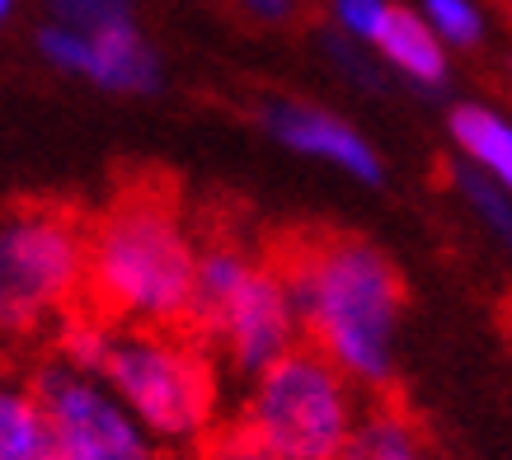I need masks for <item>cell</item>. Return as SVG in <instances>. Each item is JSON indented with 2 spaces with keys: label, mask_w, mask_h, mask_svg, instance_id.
Masks as SVG:
<instances>
[{
  "label": "cell",
  "mask_w": 512,
  "mask_h": 460,
  "mask_svg": "<svg viewBox=\"0 0 512 460\" xmlns=\"http://www.w3.org/2000/svg\"><path fill=\"white\" fill-rule=\"evenodd\" d=\"M10 15H15V0H0V24H5Z\"/></svg>",
  "instance_id": "cell-22"
},
{
  "label": "cell",
  "mask_w": 512,
  "mask_h": 460,
  "mask_svg": "<svg viewBox=\"0 0 512 460\" xmlns=\"http://www.w3.org/2000/svg\"><path fill=\"white\" fill-rule=\"evenodd\" d=\"M325 52H329V62H339L343 76L357 80L362 90H381V85H386V80H381V71H376V66L353 47V38H343V33H339V38H325Z\"/></svg>",
  "instance_id": "cell-20"
},
{
  "label": "cell",
  "mask_w": 512,
  "mask_h": 460,
  "mask_svg": "<svg viewBox=\"0 0 512 460\" xmlns=\"http://www.w3.org/2000/svg\"><path fill=\"white\" fill-rule=\"evenodd\" d=\"M292 287L301 343L357 385L386 390L404 320V277L386 249L357 230H311L273 249Z\"/></svg>",
  "instance_id": "cell-1"
},
{
  "label": "cell",
  "mask_w": 512,
  "mask_h": 460,
  "mask_svg": "<svg viewBox=\"0 0 512 460\" xmlns=\"http://www.w3.org/2000/svg\"><path fill=\"white\" fill-rule=\"evenodd\" d=\"M372 47L395 76H404L409 85H419V90H442L451 80L442 38H437V33L428 29V19H423L419 10H409V5H390V15Z\"/></svg>",
  "instance_id": "cell-10"
},
{
  "label": "cell",
  "mask_w": 512,
  "mask_h": 460,
  "mask_svg": "<svg viewBox=\"0 0 512 460\" xmlns=\"http://www.w3.org/2000/svg\"><path fill=\"white\" fill-rule=\"evenodd\" d=\"M47 10L57 24L71 29H99L113 19H132V0H47Z\"/></svg>",
  "instance_id": "cell-19"
},
{
  "label": "cell",
  "mask_w": 512,
  "mask_h": 460,
  "mask_svg": "<svg viewBox=\"0 0 512 460\" xmlns=\"http://www.w3.org/2000/svg\"><path fill=\"white\" fill-rule=\"evenodd\" d=\"M198 245L174 193L151 179L123 188L85 230V306L113 324L184 329Z\"/></svg>",
  "instance_id": "cell-2"
},
{
  "label": "cell",
  "mask_w": 512,
  "mask_h": 460,
  "mask_svg": "<svg viewBox=\"0 0 512 460\" xmlns=\"http://www.w3.org/2000/svg\"><path fill=\"white\" fill-rule=\"evenodd\" d=\"M184 329L212 353L217 371L240 385L301 348V320L282 268L273 254L235 235H212L198 245V277Z\"/></svg>",
  "instance_id": "cell-3"
},
{
  "label": "cell",
  "mask_w": 512,
  "mask_h": 460,
  "mask_svg": "<svg viewBox=\"0 0 512 460\" xmlns=\"http://www.w3.org/2000/svg\"><path fill=\"white\" fill-rule=\"evenodd\" d=\"M47 414V460H165V446L127 414L109 385L47 353L29 371Z\"/></svg>",
  "instance_id": "cell-7"
},
{
  "label": "cell",
  "mask_w": 512,
  "mask_h": 460,
  "mask_svg": "<svg viewBox=\"0 0 512 460\" xmlns=\"http://www.w3.org/2000/svg\"><path fill=\"white\" fill-rule=\"evenodd\" d=\"M109 334H113V320H104V315L90 306H76L57 329H52V357L66 362V367L99 376L104 353H109Z\"/></svg>",
  "instance_id": "cell-15"
},
{
  "label": "cell",
  "mask_w": 512,
  "mask_h": 460,
  "mask_svg": "<svg viewBox=\"0 0 512 460\" xmlns=\"http://www.w3.org/2000/svg\"><path fill=\"white\" fill-rule=\"evenodd\" d=\"M451 188H456V198L470 207V216L484 226V235H494L498 245L512 254V193L508 188L494 184L489 174H480V169L466 165V160L451 165Z\"/></svg>",
  "instance_id": "cell-14"
},
{
  "label": "cell",
  "mask_w": 512,
  "mask_h": 460,
  "mask_svg": "<svg viewBox=\"0 0 512 460\" xmlns=\"http://www.w3.org/2000/svg\"><path fill=\"white\" fill-rule=\"evenodd\" d=\"M419 15L428 19V29L442 38V47H470L484 43V10L475 0H423Z\"/></svg>",
  "instance_id": "cell-16"
},
{
  "label": "cell",
  "mask_w": 512,
  "mask_h": 460,
  "mask_svg": "<svg viewBox=\"0 0 512 460\" xmlns=\"http://www.w3.org/2000/svg\"><path fill=\"white\" fill-rule=\"evenodd\" d=\"M339 460H433V451L414 418L390 404H376V409H362Z\"/></svg>",
  "instance_id": "cell-12"
},
{
  "label": "cell",
  "mask_w": 512,
  "mask_h": 460,
  "mask_svg": "<svg viewBox=\"0 0 512 460\" xmlns=\"http://www.w3.org/2000/svg\"><path fill=\"white\" fill-rule=\"evenodd\" d=\"M249 15H259V19H268V24H278V19H287L292 15V0H240Z\"/></svg>",
  "instance_id": "cell-21"
},
{
  "label": "cell",
  "mask_w": 512,
  "mask_h": 460,
  "mask_svg": "<svg viewBox=\"0 0 512 460\" xmlns=\"http://www.w3.org/2000/svg\"><path fill=\"white\" fill-rule=\"evenodd\" d=\"M451 146L461 151L466 165L489 174L494 184L512 193V118L489 104H456L447 113Z\"/></svg>",
  "instance_id": "cell-11"
},
{
  "label": "cell",
  "mask_w": 512,
  "mask_h": 460,
  "mask_svg": "<svg viewBox=\"0 0 512 460\" xmlns=\"http://www.w3.org/2000/svg\"><path fill=\"white\" fill-rule=\"evenodd\" d=\"M38 52L47 62L99 85L109 94H156L165 85L156 47L141 38L137 19H113L99 29H71V24H43L38 29Z\"/></svg>",
  "instance_id": "cell-8"
},
{
  "label": "cell",
  "mask_w": 512,
  "mask_h": 460,
  "mask_svg": "<svg viewBox=\"0 0 512 460\" xmlns=\"http://www.w3.org/2000/svg\"><path fill=\"white\" fill-rule=\"evenodd\" d=\"M47 414L29 381L0 376V460H47Z\"/></svg>",
  "instance_id": "cell-13"
},
{
  "label": "cell",
  "mask_w": 512,
  "mask_h": 460,
  "mask_svg": "<svg viewBox=\"0 0 512 460\" xmlns=\"http://www.w3.org/2000/svg\"><path fill=\"white\" fill-rule=\"evenodd\" d=\"M259 123L278 146L296 155H311L320 165H334L339 174L357 179V184H381L386 179V165L376 146L353 123H343L339 113L329 108H315L306 99H268L259 108Z\"/></svg>",
  "instance_id": "cell-9"
},
{
  "label": "cell",
  "mask_w": 512,
  "mask_h": 460,
  "mask_svg": "<svg viewBox=\"0 0 512 460\" xmlns=\"http://www.w3.org/2000/svg\"><path fill=\"white\" fill-rule=\"evenodd\" d=\"M362 409L357 385L311 343H301L245 385L231 423L278 460H339Z\"/></svg>",
  "instance_id": "cell-6"
},
{
  "label": "cell",
  "mask_w": 512,
  "mask_h": 460,
  "mask_svg": "<svg viewBox=\"0 0 512 460\" xmlns=\"http://www.w3.org/2000/svg\"><path fill=\"white\" fill-rule=\"evenodd\" d=\"M99 381L160 446H198L217 428L221 371L188 329L113 324Z\"/></svg>",
  "instance_id": "cell-4"
},
{
  "label": "cell",
  "mask_w": 512,
  "mask_h": 460,
  "mask_svg": "<svg viewBox=\"0 0 512 460\" xmlns=\"http://www.w3.org/2000/svg\"><path fill=\"white\" fill-rule=\"evenodd\" d=\"M85 221L57 202L0 212V338L52 334L85 306Z\"/></svg>",
  "instance_id": "cell-5"
},
{
  "label": "cell",
  "mask_w": 512,
  "mask_h": 460,
  "mask_svg": "<svg viewBox=\"0 0 512 460\" xmlns=\"http://www.w3.org/2000/svg\"><path fill=\"white\" fill-rule=\"evenodd\" d=\"M198 460H278L268 446H259L240 423H217L198 442Z\"/></svg>",
  "instance_id": "cell-18"
},
{
  "label": "cell",
  "mask_w": 512,
  "mask_h": 460,
  "mask_svg": "<svg viewBox=\"0 0 512 460\" xmlns=\"http://www.w3.org/2000/svg\"><path fill=\"white\" fill-rule=\"evenodd\" d=\"M329 15H334L343 38L372 47L381 24H386V15H390V0H329Z\"/></svg>",
  "instance_id": "cell-17"
}]
</instances>
